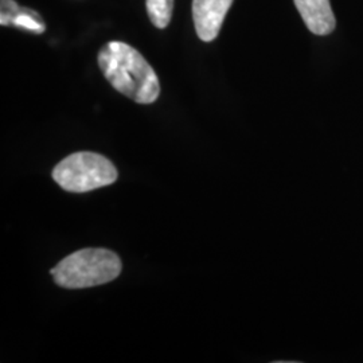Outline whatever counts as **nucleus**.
I'll use <instances>...</instances> for the list:
<instances>
[{
  "instance_id": "nucleus-1",
  "label": "nucleus",
  "mask_w": 363,
  "mask_h": 363,
  "mask_svg": "<svg viewBox=\"0 0 363 363\" xmlns=\"http://www.w3.org/2000/svg\"><path fill=\"white\" fill-rule=\"evenodd\" d=\"M99 66L109 84L138 104L155 103L159 78L143 55L128 43L112 40L99 52Z\"/></svg>"
},
{
  "instance_id": "nucleus-2",
  "label": "nucleus",
  "mask_w": 363,
  "mask_h": 363,
  "mask_svg": "<svg viewBox=\"0 0 363 363\" xmlns=\"http://www.w3.org/2000/svg\"><path fill=\"white\" fill-rule=\"evenodd\" d=\"M121 259L115 252L101 247H86L60 261L50 273L57 286L81 289L113 281L121 272Z\"/></svg>"
},
{
  "instance_id": "nucleus-3",
  "label": "nucleus",
  "mask_w": 363,
  "mask_h": 363,
  "mask_svg": "<svg viewBox=\"0 0 363 363\" xmlns=\"http://www.w3.org/2000/svg\"><path fill=\"white\" fill-rule=\"evenodd\" d=\"M52 179L69 193H88L115 183L117 169L109 159L100 154L76 152L54 167Z\"/></svg>"
},
{
  "instance_id": "nucleus-4",
  "label": "nucleus",
  "mask_w": 363,
  "mask_h": 363,
  "mask_svg": "<svg viewBox=\"0 0 363 363\" xmlns=\"http://www.w3.org/2000/svg\"><path fill=\"white\" fill-rule=\"evenodd\" d=\"M233 0H193L195 31L203 42L217 38Z\"/></svg>"
},
{
  "instance_id": "nucleus-5",
  "label": "nucleus",
  "mask_w": 363,
  "mask_h": 363,
  "mask_svg": "<svg viewBox=\"0 0 363 363\" xmlns=\"http://www.w3.org/2000/svg\"><path fill=\"white\" fill-rule=\"evenodd\" d=\"M307 28L315 35H328L334 31L337 21L330 0H294Z\"/></svg>"
},
{
  "instance_id": "nucleus-6",
  "label": "nucleus",
  "mask_w": 363,
  "mask_h": 363,
  "mask_svg": "<svg viewBox=\"0 0 363 363\" xmlns=\"http://www.w3.org/2000/svg\"><path fill=\"white\" fill-rule=\"evenodd\" d=\"M0 23L1 26L13 25V26L21 27L27 31H33L35 34H42L46 30L43 19L40 18L39 13L30 9H22L21 6H16L11 13L3 15Z\"/></svg>"
},
{
  "instance_id": "nucleus-7",
  "label": "nucleus",
  "mask_w": 363,
  "mask_h": 363,
  "mask_svg": "<svg viewBox=\"0 0 363 363\" xmlns=\"http://www.w3.org/2000/svg\"><path fill=\"white\" fill-rule=\"evenodd\" d=\"M174 10V0H147V13L154 26L166 28L169 26Z\"/></svg>"
}]
</instances>
